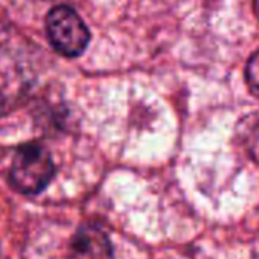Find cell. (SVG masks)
Returning a JSON list of instances; mask_svg holds the SVG:
<instances>
[{
  "label": "cell",
  "mask_w": 259,
  "mask_h": 259,
  "mask_svg": "<svg viewBox=\"0 0 259 259\" xmlns=\"http://www.w3.org/2000/svg\"><path fill=\"white\" fill-rule=\"evenodd\" d=\"M46 31L51 45L64 57H79L89 41L90 32L81 17L69 7H55L46 17Z\"/></svg>",
  "instance_id": "2"
},
{
  "label": "cell",
  "mask_w": 259,
  "mask_h": 259,
  "mask_svg": "<svg viewBox=\"0 0 259 259\" xmlns=\"http://www.w3.org/2000/svg\"><path fill=\"white\" fill-rule=\"evenodd\" d=\"M69 259H113V247L99 227L84 224L70 241Z\"/></svg>",
  "instance_id": "3"
},
{
  "label": "cell",
  "mask_w": 259,
  "mask_h": 259,
  "mask_svg": "<svg viewBox=\"0 0 259 259\" xmlns=\"http://www.w3.org/2000/svg\"><path fill=\"white\" fill-rule=\"evenodd\" d=\"M245 81L250 92L259 98V51L254 52L245 66Z\"/></svg>",
  "instance_id": "5"
},
{
  "label": "cell",
  "mask_w": 259,
  "mask_h": 259,
  "mask_svg": "<svg viewBox=\"0 0 259 259\" xmlns=\"http://www.w3.org/2000/svg\"><path fill=\"white\" fill-rule=\"evenodd\" d=\"M55 176V163L49 150L38 142L17 148L11 168L10 183L25 195H37L48 188Z\"/></svg>",
  "instance_id": "1"
},
{
  "label": "cell",
  "mask_w": 259,
  "mask_h": 259,
  "mask_svg": "<svg viewBox=\"0 0 259 259\" xmlns=\"http://www.w3.org/2000/svg\"><path fill=\"white\" fill-rule=\"evenodd\" d=\"M242 138L251 156L259 160V116L247 117L242 122Z\"/></svg>",
  "instance_id": "4"
},
{
  "label": "cell",
  "mask_w": 259,
  "mask_h": 259,
  "mask_svg": "<svg viewBox=\"0 0 259 259\" xmlns=\"http://www.w3.org/2000/svg\"><path fill=\"white\" fill-rule=\"evenodd\" d=\"M253 5H254V13H256V17L259 20V0H253Z\"/></svg>",
  "instance_id": "6"
}]
</instances>
